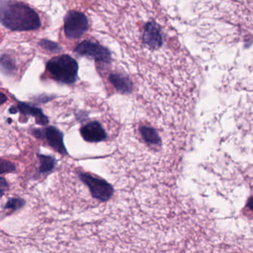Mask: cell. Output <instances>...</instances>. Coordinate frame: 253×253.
<instances>
[{
	"label": "cell",
	"mask_w": 253,
	"mask_h": 253,
	"mask_svg": "<svg viewBox=\"0 0 253 253\" xmlns=\"http://www.w3.org/2000/svg\"><path fill=\"white\" fill-rule=\"evenodd\" d=\"M17 71L15 62L9 56L2 55L1 57V72L5 75H12Z\"/></svg>",
	"instance_id": "cell-13"
},
{
	"label": "cell",
	"mask_w": 253,
	"mask_h": 253,
	"mask_svg": "<svg viewBox=\"0 0 253 253\" xmlns=\"http://www.w3.org/2000/svg\"><path fill=\"white\" fill-rule=\"evenodd\" d=\"M39 45L48 52L54 53V54H59L63 50L58 43L48 40H41L39 42Z\"/></svg>",
	"instance_id": "cell-14"
},
{
	"label": "cell",
	"mask_w": 253,
	"mask_h": 253,
	"mask_svg": "<svg viewBox=\"0 0 253 253\" xmlns=\"http://www.w3.org/2000/svg\"><path fill=\"white\" fill-rule=\"evenodd\" d=\"M16 166L13 163L2 159L1 161V174H7V173L13 172L15 171Z\"/></svg>",
	"instance_id": "cell-16"
},
{
	"label": "cell",
	"mask_w": 253,
	"mask_h": 253,
	"mask_svg": "<svg viewBox=\"0 0 253 253\" xmlns=\"http://www.w3.org/2000/svg\"><path fill=\"white\" fill-rule=\"evenodd\" d=\"M109 81L115 89L121 94H128L132 92L133 84L129 78L121 74H111L109 75Z\"/></svg>",
	"instance_id": "cell-10"
},
{
	"label": "cell",
	"mask_w": 253,
	"mask_h": 253,
	"mask_svg": "<svg viewBox=\"0 0 253 253\" xmlns=\"http://www.w3.org/2000/svg\"><path fill=\"white\" fill-rule=\"evenodd\" d=\"M8 185L7 183L6 180L3 177H1L0 179V190H1V195H4L7 189H8Z\"/></svg>",
	"instance_id": "cell-17"
},
{
	"label": "cell",
	"mask_w": 253,
	"mask_h": 253,
	"mask_svg": "<svg viewBox=\"0 0 253 253\" xmlns=\"http://www.w3.org/2000/svg\"><path fill=\"white\" fill-rule=\"evenodd\" d=\"M25 204H26V201L23 198H12L7 201L5 208L12 211H17L24 207Z\"/></svg>",
	"instance_id": "cell-15"
},
{
	"label": "cell",
	"mask_w": 253,
	"mask_h": 253,
	"mask_svg": "<svg viewBox=\"0 0 253 253\" xmlns=\"http://www.w3.org/2000/svg\"><path fill=\"white\" fill-rule=\"evenodd\" d=\"M17 108L22 115L35 118V121H36V124L38 125L46 126L49 124V120H48V117L39 108L35 107L32 105L20 101H19L17 103Z\"/></svg>",
	"instance_id": "cell-9"
},
{
	"label": "cell",
	"mask_w": 253,
	"mask_h": 253,
	"mask_svg": "<svg viewBox=\"0 0 253 253\" xmlns=\"http://www.w3.org/2000/svg\"><path fill=\"white\" fill-rule=\"evenodd\" d=\"M143 41L150 49L157 50L163 45V36L160 26L155 22H149L144 26Z\"/></svg>",
	"instance_id": "cell-7"
},
{
	"label": "cell",
	"mask_w": 253,
	"mask_h": 253,
	"mask_svg": "<svg viewBox=\"0 0 253 253\" xmlns=\"http://www.w3.org/2000/svg\"><path fill=\"white\" fill-rule=\"evenodd\" d=\"M140 133L145 143L152 147H160L162 144V140L158 131L149 126H141Z\"/></svg>",
	"instance_id": "cell-11"
},
{
	"label": "cell",
	"mask_w": 253,
	"mask_h": 253,
	"mask_svg": "<svg viewBox=\"0 0 253 253\" xmlns=\"http://www.w3.org/2000/svg\"><path fill=\"white\" fill-rule=\"evenodd\" d=\"M81 134L83 138L89 143H99L107 138L106 131L97 121H91L83 126L81 128Z\"/></svg>",
	"instance_id": "cell-8"
},
{
	"label": "cell",
	"mask_w": 253,
	"mask_h": 253,
	"mask_svg": "<svg viewBox=\"0 0 253 253\" xmlns=\"http://www.w3.org/2000/svg\"><path fill=\"white\" fill-rule=\"evenodd\" d=\"M247 206L250 210H253V196L249 200L248 202H247Z\"/></svg>",
	"instance_id": "cell-19"
},
{
	"label": "cell",
	"mask_w": 253,
	"mask_h": 253,
	"mask_svg": "<svg viewBox=\"0 0 253 253\" xmlns=\"http://www.w3.org/2000/svg\"><path fill=\"white\" fill-rule=\"evenodd\" d=\"M79 177L81 181L88 186L94 199L106 202L113 196V186L104 179L88 172H81Z\"/></svg>",
	"instance_id": "cell-3"
},
{
	"label": "cell",
	"mask_w": 253,
	"mask_h": 253,
	"mask_svg": "<svg viewBox=\"0 0 253 253\" xmlns=\"http://www.w3.org/2000/svg\"><path fill=\"white\" fill-rule=\"evenodd\" d=\"M8 112H9L10 114L15 115V114H17V112H18V109H17V108L15 107V106H11V107L8 109Z\"/></svg>",
	"instance_id": "cell-18"
},
{
	"label": "cell",
	"mask_w": 253,
	"mask_h": 253,
	"mask_svg": "<svg viewBox=\"0 0 253 253\" xmlns=\"http://www.w3.org/2000/svg\"><path fill=\"white\" fill-rule=\"evenodd\" d=\"M40 166L39 172L41 174L50 172L55 167V159L49 155H38Z\"/></svg>",
	"instance_id": "cell-12"
},
{
	"label": "cell",
	"mask_w": 253,
	"mask_h": 253,
	"mask_svg": "<svg viewBox=\"0 0 253 253\" xmlns=\"http://www.w3.org/2000/svg\"><path fill=\"white\" fill-rule=\"evenodd\" d=\"M75 52L81 57L92 59L102 64H109L112 61V54L106 47L90 41H84L77 45Z\"/></svg>",
	"instance_id": "cell-5"
},
{
	"label": "cell",
	"mask_w": 253,
	"mask_h": 253,
	"mask_svg": "<svg viewBox=\"0 0 253 253\" xmlns=\"http://www.w3.org/2000/svg\"><path fill=\"white\" fill-rule=\"evenodd\" d=\"M46 69L57 82L71 85L78 80V62L67 54L57 56L50 60L47 63Z\"/></svg>",
	"instance_id": "cell-2"
},
{
	"label": "cell",
	"mask_w": 253,
	"mask_h": 253,
	"mask_svg": "<svg viewBox=\"0 0 253 253\" xmlns=\"http://www.w3.org/2000/svg\"><path fill=\"white\" fill-rule=\"evenodd\" d=\"M7 100V97L5 95V94H3V93H1V104H3L4 103H5V101Z\"/></svg>",
	"instance_id": "cell-20"
},
{
	"label": "cell",
	"mask_w": 253,
	"mask_h": 253,
	"mask_svg": "<svg viewBox=\"0 0 253 253\" xmlns=\"http://www.w3.org/2000/svg\"><path fill=\"white\" fill-rule=\"evenodd\" d=\"M32 134L37 138L45 139L48 145L53 149L63 155H67L68 152L63 141L64 135L63 132L54 126H48L44 129L34 128L32 130Z\"/></svg>",
	"instance_id": "cell-6"
},
{
	"label": "cell",
	"mask_w": 253,
	"mask_h": 253,
	"mask_svg": "<svg viewBox=\"0 0 253 253\" xmlns=\"http://www.w3.org/2000/svg\"><path fill=\"white\" fill-rule=\"evenodd\" d=\"M88 20L84 13L70 11L65 16L64 32L68 39H79L88 30Z\"/></svg>",
	"instance_id": "cell-4"
},
{
	"label": "cell",
	"mask_w": 253,
	"mask_h": 253,
	"mask_svg": "<svg viewBox=\"0 0 253 253\" xmlns=\"http://www.w3.org/2000/svg\"><path fill=\"white\" fill-rule=\"evenodd\" d=\"M0 18L4 27L16 32L38 30L41 20L38 13L23 2L1 1Z\"/></svg>",
	"instance_id": "cell-1"
}]
</instances>
